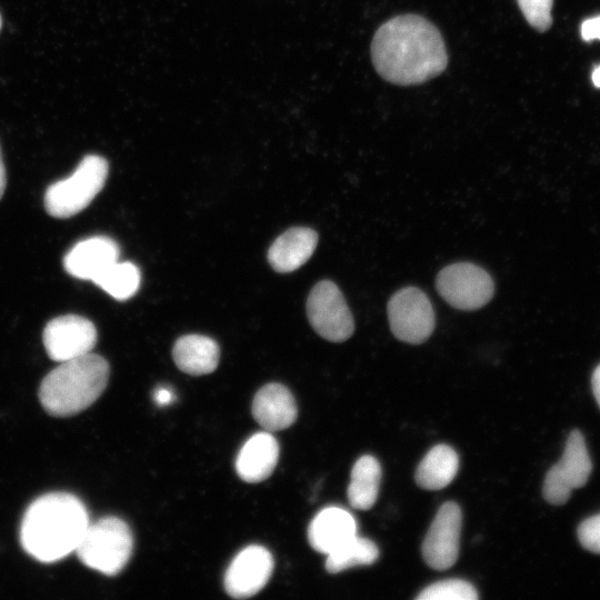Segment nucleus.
<instances>
[{
	"mask_svg": "<svg viewBox=\"0 0 600 600\" xmlns=\"http://www.w3.org/2000/svg\"><path fill=\"white\" fill-rule=\"evenodd\" d=\"M109 364L96 353L61 362L41 381L39 400L53 417H70L90 407L103 392Z\"/></svg>",
	"mask_w": 600,
	"mask_h": 600,
	"instance_id": "7ed1b4c3",
	"label": "nucleus"
},
{
	"mask_svg": "<svg viewBox=\"0 0 600 600\" xmlns=\"http://www.w3.org/2000/svg\"><path fill=\"white\" fill-rule=\"evenodd\" d=\"M278 458L279 444L276 438L268 431L259 432L250 437L240 449L236 470L246 482H261L273 472Z\"/></svg>",
	"mask_w": 600,
	"mask_h": 600,
	"instance_id": "dca6fc26",
	"label": "nucleus"
},
{
	"mask_svg": "<svg viewBox=\"0 0 600 600\" xmlns=\"http://www.w3.org/2000/svg\"><path fill=\"white\" fill-rule=\"evenodd\" d=\"M272 554L262 546H249L241 550L229 564L223 586L234 599L257 594L269 581L273 571Z\"/></svg>",
	"mask_w": 600,
	"mask_h": 600,
	"instance_id": "f8f14e48",
	"label": "nucleus"
},
{
	"mask_svg": "<svg viewBox=\"0 0 600 600\" xmlns=\"http://www.w3.org/2000/svg\"><path fill=\"white\" fill-rule=\"evenodd\" d=\"M357 536V521L347 510L328 507L319 511L308 528V540L312 549L329 554Z\"/></svg>",
	"mask_w": 600,
	"mask_h": 600,
	"instance_id": "2eb2a0df",
	"label": "nucleus"
},
{
	"mask_svg": "<svg viewBox=\"0 0 600 600\" xmlns=\"http://www.w3.org/2000/svg\"><path fill=\"white\" fill-rule=\"evenodd\" d=\"M476 588L462 579H446L434 582L424 588L418 600H476L478 599Z\"/></svg>",
	"mask_w": 600,
	"mask_h": 600,
	"instance_id": "5701e85b",
	"label": "nucleus"
},
{
	"mask_svg": "<svg viewBox=\"0 0 600 600\" xmlns=\"http://www.w3.org/2000/svg\"><path fill=\"white\" fill-rule=\"evenodd\" d=\"M378 558L377 544L370 539L357 534L327 554L326 570L330 573H338L350 568L372 564Z\"/></svg>",
	"mask_w": 600,
	"mask_h": 600,
	"instance_id": "412c9836",
	"label": "nucleus"
},
{
	"mask_svg": "<svg viewBox=\"0 0 600 600\" xmlns=\"http://www.w3.org/2000/svg\"><path fill=\"white\" fill-rule=\"evenodd\" d=\"M97 338L94 324L78 314H66L50 320L42 334L49 358L58 362L90 353Z\"/></svg>",
	"mask_w": 600,
	"mask_h": 600,
	"instance_id": "9d476101",
	"label": "nucleus"
},
{
	"mask_svg": "<svg viewBox=\"0 0 600 600\" xmlns=\"http://www.w3.org/2000/svg\"><path fill=\"white\" fill-rule=\"evenodd\" d=\"M318 243V233L304 227H296L280 234L268 250V260L273 270L291 272L299 269L312 256Z\"/></svg>",
	"mask_w": 600,
	"mask_h": 600,
	"instance_id": "f3484780",
	"label": "nucleus"
},
{
	"mask_svg": "<svg viewBox=\"0 0 600 600\" xmlns=\"http://www.w3.org/2000/svg\"><path fill=\"white\" fill-rule=\"evenodd\" d=\"M390 329L401 341L419 344L434 330L436 318L427 294L416 287L398 290L388 302Z\"/></svg>",
	"mask_w": 600,
	"mask_h": 600,
	"instance_id": "6e6552de",
	"label": "nucleus"
},
{
	"mask_svg": "<svg viewBox=\"0 0 600 600\" xmlns=\"http://www.w3.org/2000/svg\"><path fill=\"white\" fill-rule=\"evenodd\" d=\"M83 502L74 494L51 492L37 498L20 526L24 551L40 562H56L76 551L89 526Z\"/></svg>",
	"mask_w": 600,
	"mask_h": 600,
	"instance_id": "f03ea898",
	"label": "nucleus"
},
{
	"mask_svg": "<svg viewBox=\"0 0 600 600\" xmlns=\"http://www.w3.org/2000/svg\"><path fill=\"white\" fill-rule=\"evenodd\" d=\"M140 270L129 261L113 262L92 280L108 294L120 301L134 296L140 287Z\"/></svg>",
	"mask_w": 600,
	"mask_h": 600,
	"instance_id": "4be33fe9",
	"label": "nucleus"
},
{
	"mask_svg": "<svg viewBox=\"0 0 600 600\" xmlns=\"http://www.w3.org/2000/svg\"><path fill=\"white\" fill-rule=\"evenodd\" d=\"M172 357L181 371L191 376H202L216 370L220 359V349L209 337L188 334L176 341Z\"/></svg>",
	"mask_w": 600,
	"mask_h": 600,
	"instance_id": "a211bd4d",
	"label": "nucleus"
},
{
	"mask_svg": "<svg viewBox=\"0 0 600 600\" xmlns=\"http://www.w3.org/2000/svg\"><path fill=\"white\" fill-rule=\"evenodd\" d=\"M307 316L314 331L332 342L346 341L354 331L352 313L340 289L329 280L320 281L311 289Z\"/></svg>",
	"mask_w": 600,
	"mask_h": 600,
	"instance_id": "1a4fd4ad",
	"label": "nucleus"
},
{
	"mask_svg": "<svg viewBox=\"0 0 600 600\" xmlns=\"http://www.w3.org/2000/svg\"><path fill=\"white\" fill-rule=\"evenodd\" d=\"M132 548L129 526L117 517H103L89 523L76 552L84 566L116 576L127 566Z\"/></svg>",
	"mask_w": 600,
	"mask_h": 600,
	"instance_id": "20e7f679",
	"label": "nucleus"
},
{
	"mask_svg": "<svg viewBox=\"0 0 600 600\" xmlns=\"http://www.w3.org/2000/svg\"><path fill=\"white\" fill-rule=\"evenodd\" d=\"M524 18L538 31H546L551 26L552 0H517Z\"/></svg>",
	"mask_w": 600,
	"mask_h": 600,
	"instance_id": "b1692460",
	"label": "nucleus"
},
{
	"mask_svg": "<svg viewBox=\"0 0 600 600\" xmlns=\"http://www.w3.org/2000/svg\"><path fill=\"white\" fill-rule=\"evenodd\" d=\"M118 243L102 236L91 237L76 243L64 256L66 271L78 279L93 280L110 264L118 261Z\"/></svg>",
	"mask_w": 600,
	"mask_h": 600,
	"instance_id": "ddd939ff",
	"label": "nucleus"
},
{
	"mask_svg": "<svg viewBox=\"0 0 600 600\" xmlns=\"http://www.w3.org/2000/svg\"><path fill=\"white\" fill-rule=\"evenodd\" d=\"M251 412L266 431H279L293 424L298 408L290 390L283 384L273 382L258 390Z\"/></svg>",
	"mask_w": 600,
	"mask_h": 600,
	"instance_id": "4468645a",
	"label": "nucleus"
},
{
	"mask_svg": "<svg viewBox=\"0 0 600 600\" xmlns=\"http://www.w3.org/2000/svg\"><path fill=\"white\" fill-rule=\"evenodd\" d=\"M592 82L597 88H600V66L592 72Z\"/></svg>",
	"mask_w": 600,
	"mask_h": 600,
	"instance_id": "c756f323",
	"label": "nucleus"
},
{
	"mask_svg": "<svg viewBox=\"0 0 600 600\" xmlns=\"http://www.w3.org/2000/svg\"><path fill=\"white\" fill-rule=\"evenodd\" d=\"M458 468V454L450 446H434L420 461L416 482L422 489L440 490L454 479Z\"/></svg>",
	"mask_w": 600,
	"mask_h": 600,
	"instance_id": "6ab92c4d",
	"label": "nucleus"
},
{
	"mask_svg": "<svg viewBox=\"0 0 600 600\" xmlns=\"http://www.w3.org/2000/svg\"><path fill=\"white\" fill-rule=\"evenodd\" d=\"M581 37L586 41L600 39V16L583 21Z\"/></svg>",
	"mask_w": 600,
	"mask_h": 600,
	"instance_id": "a878e982",
	"label": "nucleus"
},
{
	"mask_svg": "<svg viewBox=\"0 0 600 600\" xmlns=\"http://www.w3.org/2000/svg\"><path fill=\"white\" fill-rule=\"evenodd\" d=\"M462 514L460 507L452 501L443 503L422 542V557L434 570H447L459 556Z\"/></svg>",
	"mask_w": 600,
	"mask_h": 600,
	"instance_id": "9b49d317",
	"label": "nucleus"
},
{
	"mask_svg": "<svg viewBox=\"0 0 600 600\" xmlns=\"http://www.w3.org/2000/svg\"><path fill=\"white\" fill-rule=\"evenodd\" d=\"M6 184H7L6 168H4L1 149H0V199L3 196Z\"/></svg>",
	"mask_w": 600,
	"mask_h": 600,
	"instance_id": "c85d7f7f",
	"label": "nucleus"
},
{
	"mask_svg": "<svg viewBox=\"0 0 600 600\" xmlns=\"http://www.w3.org/2000/svg\"><path fill=\"white\" fill-rule=\"evenodd\" d=\"M591 383L594 398L600 407V364L594 369L592 373Z\"/></svg>",
	"mask_w": 600,
	"mask_h": 600,
	"instance_id": "cd10ccee",
	"label": "nucleus"
},
{
	"mask_svg": "<svg viewBox=\"0 0 600 600\" xmlns=\"http://www.w3.org/2000/svg\"><path fill=\"white\" fill-rule=\"evenodd\" d=\"M439 294L453 308L477 310L487 304L493 293L494 283L481 267L458 262L444 267L436 281Z\"/></svg>",
	"mask_w": 600,
	"mask_h": 600,
	"instance_id": "423d86ee",
	"label": "nucleus"
},
{
	"mask_svg": "<svg viewBox=\"0 0 600 600\" xmlns=\"http://www.w3.org/2000/svg\"><path fill=\"white\" fill-rule=\"evenodd\" d=\"M371 59L384 80L400 86L426 82L448 63L440 31L417 14L397 16L384 22L373 36Z\"/></svg>",
	"mask_w": 600,
	"mask_h": 600,
	"instance_id": "f257e3e1",
	"label": "nucleus"
},
{
	"mask_svg": "<svg viewBox=\"0 0 600 600\" xmlns=\"http://www.w3.org/2000/svg\"><path fill=\"white\" fill-rule=\"evenodd\" d=\"M347 490L349 503L357 510H369L377 501L381 467L379 461L369 454L360 457L352 467Z\"/></svg>",
	"mask_w": 600,
	"mask_h": 600,
	"instance_id": "aec40b11",
	"label": "nucleus"
},
{
	"mask_svg": "<svg viewBox=\"0 0 600 600\" xmlns=\"http://www.w3.org/2000/svg\"><path fill=\"white\" fill-rule=\"evenodd\" d=\"M153 399L159 406L170 404L173 400V392L171 389L159 387L153 392Z\"/></svg>",
	"mask_w": 600,
	"mask_h": 600,
	"instance_id": "bb28decb",
	"label": "nucleus"
},
{
	"mask_svg": "<svg viewBox=\"0 0 600 600\" xmlns=\"http://www.w3.org/2000/svg\"><path fill=\"white\" fill-rule=\"evenodd\" d=\"M107 177V160L97 154L86 156L69 178L57 181L47 189V212L54 218H69L79 213L101 191Z\"/></svg>",
	"mask_w": 600,
	"mask_h": 600,
	"instance_id": "39448f33",
	"label": "nucleus"
},
{
	"mask_svg": "<svg viewBox=\"0 0 600 600\" xmlns=\"http://www.w3.org/2000/svg\"><path fill=\"white\" fill-rule=\"evenodd\" d=\"M0 29H1V16H0Z\"/></svg>",
	"mask_w": 600,
	"mask_h": 600,
	"instance_id": "7c9ffc66",
	"label": "nucleus"
},
{
	"mask_svg": "<svg viewBox=\"0 0 600 600\" xmlns=\"http://www.w3.org/2000/svg\"><path fill=\"white\" fill-rule=\"evenodd\" d=\"M581 546L600 554V513L584 519L577 530Z\"/></svg>",
	"mask_w": 600,
	"mask_h": 600,
	"instance_id": "393cba45",
	"label": "nucleus"
},
{
	"mask_svg": "<svg viewBox=\"0 0 600 600\" xmlns=\"http://www.w3.org/2000/svg\"><path fill=\"white\" fill-rule=\"evenodd\" d=\"M592 470V462L584 438L579 430H573L566 442L560 460L547 472L542 493L554 506L564 504L573 489L583 487Z\"/></svg>",
	"mask_w": 600,
	"mask_h": 600,
	"instance_id": "0eeeda50",
	"label": "nucleus"
}]
</instances>
